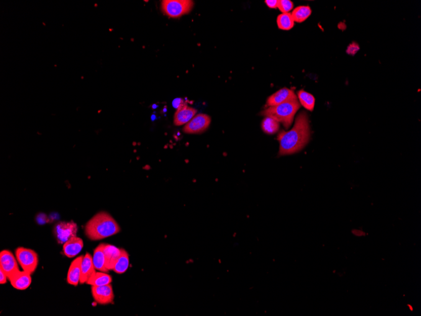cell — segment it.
<instances>
[{"label":"cell","instance_id":"10","mask_svg":"<svg viewBox=\"0 0 421 316\" xmlns=\"http://www.w3.org/2000/svg\"><path fill=\"white\" fill-rule=\"evenodd\" d=\"M296 100H298V98L293 91L287 88H283L269 97L267 100L266 106L268 107L275 106L284 102L296 101Z\"/></svg>","mask_w":421,"mask_h":316},{"label":"cell","instance_id":"6","mask_svg":"<svg viewBox=\"0 0 421 316\" xmlns=\"http://www.w3.org/2000/svg\"><path fill=\"white\" fill-rule=\"evenodd\" d=\"M53 231L58 243L64 245L72 238L76 237L78 226L73 221L60 222L55 226Z\"/></svg>","mask_w":421,"mask_h":316},{"label":"cell","instance_id":"4","mask_svg":"<svg viewBox=\"0 0 421 316\" xmlns=\"http://www.w3.org/2000/svg\"><path fill=\"white\" fill-rule=\"evenodd\" d=\"M194 2L190 0H164L161 3V10L170 18H179L191 11Z\"/></svg>","mask_w":421,"mask_h":316},{"label":"cell","instance_id":"2","mask_svg":"<svg viewBox=\"0 0 421 316\" xmlns=\"http://www.w3.org/2000/svg\"><path fill=\"white\" fill-rule=\"evenodd\" d=\"M120 227L109 213L101 212L94 215L85 227V233L91 241H100L117 234Z\"/></svg>","mask_w":421,"mask_h":316},{"label":"cell","instance_id":"24","mask_svg":"<svg viewBox=\"0 0 421 316\" xmlns=\"http://www.w3.org/2000/svg\"><path fill=\"white\" fill-rule=\"evenodd\" d=\"M293 7V4L289 0H278V8L282 14L291 12Z\"/></svg>","mask_w":421,"mask_h":316},{"label":"cell","instance_id":"3","mask_svg":"<svg viewBox=\"0 0 421 316\" xmlns=\"http://www.w3.org/2000/svg\"><path fill=\"white\" fill-rule=\"evenodd\" d=\"M300 103L298 100L284 102L275 106L269 107L262 112L266 117L273 118L288 129L293 122L295 114L300 109Z\"/></svg>","mask_w":421,"mask_h":316},{"label":"cell","instance_id":"5","mask_svg":"<svg viewBox=\"0 0 421 316\" xmlns=\"http://www.w3.org/2000/svg\"><path fill=\"white\" fill-rule=\"evenodd\" d=\"M17 261L23 270L30 274L34 273L38 264V254L34 250L25 248H19L15 251Z\"/></svg>","mask_w":421,"mask_h":316},{"label":"cell","instance_id":"8","mask_svg":"<svg viewBox=\"0 0 421 316\" xmlns=\"http://www.w3.org/2000/svg\"><path fill=\"white\" fill-rule=\"evenodd\" d=\"M92 294L95 301L101 305L113 304L114 294L111 284L104 286H92Z\"/></svg>","mask_w":421,"mask_h":316},{"label":"cell","instance_id":"1","mask_svg":"<svg viewBox=\"0 0 421 316\" xmlns=\"http://www.w3.org/2000/svg\"><path fill=\"white\" fill-rule=\"evenodd\" d=\"M309 117L305 112L298 115L293 128L289 132H282L278 136L280 143L279 155H291L301 151L310 138Z\"/></svg>","mask_w":421,"mask_h":316},{"label":"cell","instance_id":"14","mask_svg":"<svg viewBox=\"0 0 421 316\" xmlns=\"http://www.w3.org/2000/svg\"><path fill=\"white\" fill-rule=\"evenodd\" d=\"M83 256H80L72 262L68 272L67 282L68 284L73 285V286H77L78 285L80 281L81 266Z\"/></svg>","mask_w":421,"mask_h":316},{"label":"cell","instance_id":"27","mask_svg":"<svg viewBox=\"0 0 421 316\" xmlns=\"http://www.w3.org/2000/svg\"><path fill=\"white\" fill-rule=\"evenodd\" d=\"M184 104V102L183 101V100L180 98L176 99L175 100H174L173 103V106L174 107L177 108V109H178L179 107H181V105H183Z\"/></svg>","mask_w":421,"mask_h":316},{"label":"cell","instance_id":"22","mask_svg":"<svg viewBox=\"0 0 421 316\" xmlns=\"http://www.w3.org/2000/svg\"><path fill=\"white\" fill-rule=\"evenodd\" d=\"M277 24L279 29L289 30L294 26V21L289 13L279 15L277 18Z\"/></svg>","mask_w":421,"mask_h":316},{"label":"cell","instance_id":"25","mask_svg":"<svg viewBox=\"0 0 421 316\" xmlns=\"http://www.w3.org/2000/svg\"><path fill=\"white\" fill-rule=\"evenodd\" d=\"M266 4L271 9H276L278 8V0H266Z\"/></svg>","mask_w":421,"mask_h":316},{"label":"cell","instance_id":"26","mask_svg":"<svg viewBox=\"0 0 421 316\" xmlns=\"http://www.w3.org/2000/svg\"><path fill=\"white\" fill-rule=\"evenodd\" d=\"M8 276L7 274L4 273V271L0 269V284L1 285L6 284L7 282Z\"/></svg>","mask_w":421,"mask_h":316},{"label":"cell","instance_id":"15","mask_svg":"<svg viewBox=\"0 0 421 316\" xmlns=\"http://www.w3.org/2000/svg\"><path fill=\"white\" fill-rule=\"evenodd\" d=\"M83 248V241L81 238L74 237L63 245V252L68 258H72L78 255Z\"/></svg>","mask_w":421,"mask_h":316},{"label":"cell","instance_id":"16","mask_svg":"<svg viewBox=\"0 0 421 316\" xmlns=\"http://www.w3.org/2000/svg\"><path fill=\"white\" fill-rule=\"evenodd\" d=\"M104 252L105 260H106L107 268L109 271L113 270L115 264L116 263L118 258L121 254V249L111 245L105 244Z\"/></svg>","mask_w":421,"mask_h":316},{"label":"cell","instance_id":"12","mask_svg":"<svg viewBox=\"0 0 421 316\" xmlns=\"http://www.w3.org/2000/svg\"><path fill=\"white\" fill-rule=\"evenodd\" d=\"M8 279L13 287L20 290H26L32 283L31 274L24 270L18 271Z\"/></svg>","mask_w":421,"mask_h":316},{"label":"cell","instance_id":"7","mask_svg":"<svg viewBox=\"0 0 421 316\" xmlns=\"http://www.w3.org/2000/svg\"><path fill=\"white\" fill-rule=\"evenodd\" d=\"M210 122L212 119L208 115L197 114L185 126L183 132L187 134H200L207 130Z\"/></svg>","mask_w":421,"mask_h":316},{"label":"cell","instance_id":"11","mask_svg":"<svg viewBox=\"0 0 421 316\" xmlns=\"http://www.w3.org/2000/svg\"><path fill=\"white\" fill-rule=\"evenodd\" d=\"M196 109L193 107H189L184 103L176 110L174 115V125L176 126L186 125L196 115Z\"/></svg>","mask_w":421,"mask_h":316},{"label":"cell","instance_id":"23","mask_svg":"<svg viewBox=\"0 0 421 316\" xmlns=\"http://www.w3.org/2000/svg\"><path fill=\"white\" fill-rule=\"evenodd\" d=\"M262 129L264 133L273 135L279 129V123L273 118L266 117L262 122Z\"/></svg>","mask_w":421,"mask_h":316},{"label":"cell","instance_id":"20","mask_svg":"<svg viewBox=\"0 0 421 316\" xmlns=\"http://www.w3.org/2000/svg\"><path fill=\"white\" fill-rule=\"evenodd\" d=\"M291 16L294 22H304L312 14V10L309 6H300L295 9L291 13Z\"/></svg>","mask_w":421,"mask_h":316},{"label":"cell","instance_id":"19","mask_svg":"<svg viewBox=\"0 0 421 316\" xmlns=\"http://www.w3.org/2000/svg\"><path fill=\"white\" fill-rule=\"evenodd\" d=\"M130 266V256L128 252L124 249H121V254L115 264L113 271L117 274L124 273L128 270Z\"/></svg>","mask_w":421,"mask_h":316},{"label":"cell","instance_id":"17","mask_svg":"<svg viewBox=\"0 0 421 316\" xmlns=\"http://www.w3.org/2000/svg\"><path fill=\"white\" fill-rule=\"evenodd\" d=\"M105 244H101L97 247L94 252L93 263L96 270L99 271H109L106 267V260H105V254L104 252Z\"/></svg>","mask_w":421,"mask_h":316},{"label":"cell","instance_id":"13","mask_svg":"<svg viewBox=\"0 0 421 316\" xmlns=\"http://www.w3.org/2000/svg\"><path fill=\"white\" fill-rule=\"evenodd\" d=\"M96 272V269L93 263V257L91 254L87 253L82 259L79 284H84L85 283H87L92 274Z\"/></svg>","mask_w":421,"mask_h":316},{"label":"cell","instance_id":"18","mask_svg":"<svg viewBox=\"0 0 421 316\" xmlns=\"http://www.w3.org/2000/svg\"><path fill=\"white\" fill-rule=\"evenodd\" d=\"M112 282L111 276L105 272L99 271L96 272L92 274L86 284L91 286H104V285L111 284Z\"/></svg>","mask_w":421,"mask_h":316},{"label":"cell","instance_id":"9","mask_svg":"<svg viewBox=\"0 0 421 316\" xmlns=\"http://www.w3.org/2000/svg\"><path fill=\"white\" fill-rule=\"evenodd\" d=\"M0 269L7 274L8 279L19 270L17 259L9 250H4L0 253Z\"/></svg>","mask_w":421,"mask_h":316},{"label":"cell","instance_id":"21","mask_svg":"<svg viewBox=\"0 0 421 316\" xmlns=\"http://www.w3.org/2000/svg\"><path fill=\"white\" fill-rule=\"evenodd\" d=\"M298 97L300 100V103L305 109L310 110V111H312L314 109L315 99L313 95L304 91V90H301V91L298 92Z\"/></svg>","mask_w":421,"mask_h":316}]
</instances>
